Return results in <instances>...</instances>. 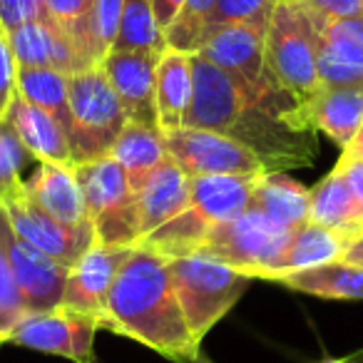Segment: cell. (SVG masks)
<instances>
[{
	"mask_svg": "<svg viewBox=\"0 0 363 363\" xmlns=\"http://www.w3.org/2000/svg\"><path fill=\"white\" fill-rule=\"evenodd\" d=\"M100 326L172 361L194 363L199 356V341L184 321L172 284L169 259L140 244L132 247L112 281Z\"/></svg>",
	"mask_w": 363,
	"mask_h": 363,
	"instance_id": "6da1fadb",
	"label": "cell"
},
{
	"mask_svg": "<svg viewBox=\"0 0 363 363\" xmlns=\"http://www.w3.org/2000/svg\"><path fill=\"white\" fill-rule=\"evenodd\" d=\"M318 33L296 0H279L264 38V72L274 90L303 105L321 90L316 70Z\"/></svg>",
	"mask_w": 363,
	"mask_h": 363,
	"instance_id": "7a4b0ae2",
	"label": "cell"
},
{
	"mask_svg": "<svg viewBox=\"0 0 363 363\" xmlns=\"http://www.w3.org/2000/svg\"><path fill=\"white\" fill-rule=\"evenodd\" d=\"M169 277L192 336L202 343L209 328L247 291L249 277L207 252L169 259Z\"/></svg>",
	"mask_w": 363,
	"mask_h": 363,
	"instance_id": "3957f363",
	"label": "cell"
},
{
	"mask_svg": "<svg viewBox=\"0 0 363 363\" xmlns=\"http://www.w3.org/2000/svg\"><path fill=\"white\" fill-rule=\"evenodd\" d=\"M127 122L130 117L100 65L70 75L67 142H70L72 164L110 155Z\"/></svg>",
	"mask_w": 363,
	"mask_h": 363,
	"instance_id": "277c9868",
	"label": "cell"
},
{
	"mask_svg": "<svg viewBox=\"0 0 363 363\" xmlns=\"http://www.w3.org/2000/svg\"><path fill=\"white\" fill-rule=\"evenodd\" d=\"M296 229H286L272 222L264 214L247 209L237 219L214 224L207 234L202 252L229 264L249 279H272L281 277V264L289 252V244Z\"/></svg>",
	"mask_w": 363,
	"mask_h": 363,
	"instance_id": "5b68a950",
	"label": "cell"
},
{
	"mask_svg": "<svg viewBox=\"0 0 363 363\" xmlns=\"http://www.w3.org/2000/svg\"><path fill=\"white\" fill-rule=\"evenodd\" d=\"M75 177L85 197L87 217L95 229V242L107 247L140 244L137 194L125 169L110 155L75 164Z\"/></svg>",
	"mask_w": 363,
	"mask_h": 363,
	"instance_id": "8992f818",
	"label": "cell"
},
{
	"mask_svg": "<svg viewBox=\"0 0 363 363\" xmlns=\"http://www.w3.org/2000/svg\"><path fill=\"white\" fill-rule=\"evenodd\" d=\"M167 155L177 162L187 177L204 174H269L262 157L232 135L212 130H179L164 132Z\"/></svg>",
	"mask_w": 363,
	"mask_h": 363,
	"instance_id": "52a82bcc",
	"label": "cell"
},
{
	"mask_svg": "<svg viewBox=\"0 0 363 363\" xmlns=\"http://www.w3.org/2000/svg\"><path fill=\"white\" fill-rule=\"evenodd\" d=\"M189 60H192V100L182 127L232 135L242 122L244 112L252 107L247 90L239 85L237 77L209 62L199 52H192Z\"/></svg>",
	"mask_w": 363,
	"mask_h": 363,
	"instance_id": "ba28073f",
	"label": "cell"
},
{
	"mask_svg": "<svg viewBox=\"0 0 363 363\" xmlns=\"http://www.w3.org/2000/svg\"><path fill=\"white\" fill-rule=\"evenodd\" d=\"M100 318L92 313L52 308L45 313H28L13 328L8 341L33 351L70 358L72 363H95V333Z\"/></svg>",
	"mask_w": 363,
	"mask_h": 363,
	"instance_id": "9c48e42d",
	"label": "cell"
},
{
	"mask_svg": "<svg viewBox=\"0 0 363 363\" xmlns=\"http://www.w3.org/2000/svg\"><path fill=\"white\" fill-rule=\"evenodd\" d=\"M264 38H267V28L234 23L209 33L197 50L209 62L237 77L239 85L247 90L252 105H257L274 90L264 72Z\"/></svg>",
	"mask_w": 363,
	"mask_h": 363,
	"instance_id": "30bf717a",
	"label": "cell"
},
{
	"mask_svg": "<svg viewBox=\"0 0 363 363\" xmlns=\"http://www.w3.org/2000/svg\"><path fill=\"white\" fill-rule=\"evenodd\" d=\"M3 209L8 214L13 232L35 247L38 252L48 254L50 259L60 262L62 267L72 269L77 259L95 244V229L92 224L85 227H67V224L57 222L55 217L40 209L26 192L16 199L3 202Z\"/></svg>",
	"mask_w": 363,
	"mask_h": 363,
	"instance_id": "8fae6325",
	"label": "cell"
},
{
	"mask_svg": "<svg viewBox=\"0 0 363 363\" xmlns=\"http://www.w3.org/2000/svg\"><path fill=\"white\" fill-rule=\"evenodd\" d=\"M3 242H6L13 277H16V284L21 289L26 311L45 313L60 306L70 269L62 267L55 259H50L48 254L38 252L28 242H23L13 232L11 222H8V214L3 219Z\"/></svg>",
	"mask_w": 363,
	"mask_h": 363,
	"instance_id": "7c38bea8",
	"label": "cell"
},
{
	"mask_svg": "<svg viewBox=\"0 0 363 363\" xmlns=\"http://www.w3.org/2000/svg\"><path fill=\"white\" fill-rule=\"evenodd\" d=\"M311 23L318 33L316 70L321 87H363V16Z\"/></svg>",
	"mask_w": 363,
	"mask_h": 363,
	"instance_id": "4fadbf2b",
	"label": "cell"
},
{
	"mask_svg": "<svg viewBox=\"0 0 363 363\" xmlns=\"http://www.w3.org/2000/svg\"><path fill=\"white\" fill-rule=\"evenodd\" d=\"M160 55L137 50H110L102 57L100 67L117 92L130 122L160 127L157 120L155 75Z\"/></svg>",
	"mask_w": 363,
	"mask_h": 363,
	"instance_id": "5bb4252c",
	"label": "cell"
},
{
	"mask_svg": "<svg viewBox=\"0 0 363 363\" xmlns=\"http://www.w3.org/2000/svg\"><path fill=\"white\" fill-rule=\"evenodd\" d=\"M132 247H107V244H92L77 264L70 269L62 291V308L70 311L92 313L100 318L105 311V301L110 286L120 272L122 262L130 257Z\"/></svg>",
	"mask_w": 363,
	"mask_h": 363,
	"instance_id": "9a60e30c",
	"label": "cell"
},
{
	"mask_svg": "<svg viewBox=\"0 0 363 363\" xmlns=\"http://www.w3.org/2000/svg\"><path fill=\"white\" fill-rule=\"evenodd\" d=\"M16 65L21 67H52L65 75L87 70V60L77 50L75 40L52 21L50 16L30 21L8 33Z\"/></svg>",
	"mask_w": 363,
	"mask_h": 363,
	"instance_id": "2e32d148",
	"label": "cell"
},
{
	"mask_svg": "<svg viewBox=\"0 0 363 363\" xmlns=\"http://www.w3.org/2000/svg\"><path fill=\"white\" fill-rule=\"evenodd\" d=\"M26 194L45 209L50 217L67 227H85L92 224L87 217L85 197H82L80 182L75 177V164H55L40 162L28 179H23Z\"/></svg>",
	"mask_w": 363,
	"mask_h": 363,
	"instance_id": "e0dca14e",
	"label": "cell"
},
{
	"mask_svg": "<svg viewBox=\"0 0 363 363\" xmlns=\"http://www.w3.org/2000/svg\"><path fill=\"white\" fill-rule=\"evenodd\" d=\"M192 187L189 177L177 167L172 157H167L150 174V179L137 192V217H140V242L157 227L169 222L179 212L189 207Z\"/></svg>",
	"mask_w": 363,
	"mask_h": 363,
	"instance_id": "ac0fdd59",
	"label": "cell"
},
{
	"mask_svg": "<svg viewBox=\"0 0 363 363\" xmlns=\"http://www.w3.org/2000/svg\"><path fill=\"white\" fill-rule=\"evenodd\" d=\"M298 110L313 130L346 150L363 125V87H321Z\"/></svg>",
	"mask_w": 363,
	"mask_h": 363,
	"instance_id": "d6986e66",
	"label": "cell"
},
{
	"mask_svg": "<svg viewBox=\"0 0 363 363\" xmlns=\"http://www.w3.org/2000/svg\"><path fill=\"white\" fill-rule=\"evenodd\" d=\"M264 174H204L189 177V207L214 227L244 214L252 202L257 182Z\"/></svg>",
	"mask_w": 363,
	"mask_h": 363,
	"instance_id": "ffe728a7",
	"label": "cell"
},
{
	"mask_svg": "<svg viewBox=\"0 0 363 363\" xmlns=\"http://www.w3.org/2000/svg\"><path fill=\"white\" fill-rule=\"evenodd\" d=\"M6 120L13 125L23 145L28 147L38 162H55V164H72L70 142L67 132L60 127V122L52 120L48 112L33 107L16 92L13 105L8 110Z\"/></svg>",
	"mask_w": 363,
	"mask_h": 363,
	"instance_id": "44dd1931",
	"label": "cell"
},
{
	"mask_svg": "<svg viewBox=\"0 0 363 363\" xmlns=\"http://www.w3.org/2000/svg\"><path fill=\"white\" fill-rule=\"evenodd\" d=\"M157 120L162 132L179 130L184 125L189 100H192V60L189 52L167 48L157 60L155 75Z\"/></svg>",
	"mask_w": 363,
	"mask_h": 363,
	"instance_id": "7402d4cb",
	"label": "cell"
},
{
	"mask_svg": "<svg viewBox=\"0 0 363 363\" xmlns=\"http://www.w3.org/2000/svg\"><path fill=\"white\" fill-rule=\"evenodd\" d=\"M249 209L286 229H298L311 222V194L303 184L272 172L257 182Z\"/></svg>",
	"mask_w": 363,
	"mask_h": 363,
	"instance_id": "603a6c76",
	"label": "cell"
},
{
	"mask_svg": "<svg viewBox=\"0 0 363 363\" xmlns=\"http://www.w3.org/2000/svg\"><path fill=\"white\" fill-rule=\"evenodd\" d=\"M110 157L120 162L125 169L130 187L135 194L142 189L150 174L167 160V147H164V132L160 127L140 125V122H127L125 130L115 140L110 150Z\"/></svg>",
	"mask_w": 363,
	"mask_h": 363,
	"instance_id": "cb8c5ba5",
	"label": "cell"
},
{
	"mask_svg": "<svg viewBox=\"0 0 363 363\" xmlns=\"http://www.w3.org/2000/svg\"><path fill=\"white\" fill-rule=\"evenodd\" d=\"M311 194V222L318 227L333 229L338 234H346L358 239L363 234V214L343 179L341 169L333 167L316 187L308 189Z\"/></svg>",
	"mask_w": 363,
	"mask_h": 363,
	"instance_id": "d4e9b609",
	"label": "cell"
},
{
	"mask_svg": "<svg viewBox=\"0 0 363 363\" xmlns=\"http://www.w3.org/2000/svg\"><path fill=\"white\" fill-rule=\"evenodd\" d=\"M277 281L294 291L313 294L321 298H356V301L363 298V269L343 262V259L284 274Z\"/></svg>",
	"mask_w": 363,
	"mask_h": 363,
	"instance_id": "484cf974",
	"label": "cell"
},
{
	"mask_svg": "<svg viewBox=\"0 0 363 363\" xmlns=\"http://www.w3.org/2000/svg\"><path fill=\"white\" fill-rule=\"evenodd\" d=\"M16 92L60 122L65 132L70 130V75L52 67L16 65Z\"/></svg>",
	"mask_w": 363,
	"mask_h": 363,
	"instance_id": "4316f807",
	"label": "cell"
},
{
	"mask_svg": "<svg viewBox=\"0 0 363 363\" xmlns=\"http://www.w3.org/2000/svg\"><path fill=\"white\" fill-rule=\"evenodd\" d=\"M351 237L333 232V229L318 227L313 222L303 224L294 232V239L281 264V277L291 272H301V269L338 262V259H343L346 249L351 247Z\"/></svg>",
	"mask_w": 363,
	"mask_h": 363,
	"instance_id": "83f0119b",
	"label": "cell"
},
{
	"mask_svg": "<svg viewBox=\"0 0 363 363\" xmlns=\"http://www.w3.org/2000/svg\"><path fill=\"white\" fill-rule=\"evenodd\" d=\"M209 229H212V224L204 222L192 207H187L184 212L177 214V217H172L169 222L157 227L155 232L142 237L140 247L152 249V252L162 254L167 259L187 257V254H194L204 247Z\"/></svg>",
	"mask_w": 363,
	"mask_h": 363,
	"instance_id": "f1b7e54d",
	"label": "cell"
},
{
	"mask_svg": "<svg viewBox=\"0 0 363 363\" xmlns=\"http://www.w3.org/2000/svg\"><path fill=\"white\" fill-rule=\"evenodd\" d=\"M112 50H137L155 52V55H162L167 50L164 33L157 26L150 0H125L122 3L120 30H117Z\"/></svg>",
	"mask_w": 363,
	"mask_h": 363,
	"instance_id": "f546056e",
	"label": "cell"
},
{
	"mask_svg": "<svg viewBox=\"0 0 363 363\" xmlns=\"http://www.w3.org/2000/svg\"><path fill=\"white\" fill-rule=\"evenodd\" d=\"M122 3L125 0H95L90 16H87L85 30H82V52L92 67L100 65L102 57L115 45L122 18Z\"/></svg>",
	"mask_w": 363,
	"mask_h": 363,
	"instance_id": "4dcf8cb0",
	"label": "cell"
},
{
	"mask_svg": "<svg viewBox=\"0 0 363 363\" xmlns=\"http://www.w3.org/2000/svg\"><path fill=\"white\" fill-rule=\"evenodd\" d=\"M35 157L28 152L18 132L8 120H0V204L21 197L23 189V167Z\"/></svg>",
	"mask_w": 363,
	"mask_h": 363,
	"instance_id": "1f68e13d",
	"label": "cell"
},
{
	"mask_svg": "<svg viewBox=\"0 0 363 363\" xmlns=\"http://www.w3.org/2000/svg\"><path fill=\"white\" fill-rule=\"evenodd\" d=\"M212 8H214V0H184V6L177 13L174 23L164 30L167 48L179 52H189V55L197 52L199 45H202Z\"/></svg>",
	"mask_w": 363,
	"mask_h": 363,
	"instance_id": "d6a6232c",
	"label": "cell"
},
{
	"mask_svg": "<svg viewBox=\"0 0 363 363\" xmlns=\"http://www.w3.org/2000/svg\"><path fill=\"white\" fill-rule=\"evenodd\" d=\"M3 219H6V209L0 204V343H6L13 328L23 321V316H28L21 289L13 277L6 242H3Z\"/></svg>",
	"mask_w": 363,
	"mask_h": 363,
	"instance_id": "836d02e7",
	"label": "cell"
},
{
	"mask_svg": "<svg viewBox=\"0 0 363 363\" xmlns=\"http://www.w3.org/2000/svg\"><path fill=\"white\" fill-rule=\"evenodd\" d=\"M277 3L279 0H214L204 38L224 26H234V23L269 28V18H272V11Z\"/></svg>",
	"mask_w": 363,
	"mask_h": 363,
	"instance_id": "e575fe53",
	"label": "cell"
},
{
	"mask_svg": "<svg viewBox=\"0 0 363 363\" xmlns=\"http://www.w3.org/2000/svg\"><path fill=\"white\" fill-rule=\"evenodd\" d=\"M43 6H45L48 16L75 40L77 50L82 52V30H85L87 16H90L95 0H43ZM82 57H85V52H82ZM87 65H90V60H87Z\"/></svg>",
	"mask_w": 363,
	"mask_h": 363,
	"instance_id": "d590c367",
	"label": "cell"
},
{
	"mask_svg": "<svg viewBox=\"0 0 363 363\" xmlns=\"http://www.w3.org/2000/svg\"><path fill=\"white\" fill-rule=\"evenodd\" d=\"M48 11L43 0H0V28L6 33L26 26L30 21L45 18Z\"/></svg>",
	"mask_w": 363,
	"mask_h": 363,
	"instance_id": "8d00e7d4",
	"label": "cell"
},
{
	"mask_svg": "<svg viewBox=\"0 0 363 363\" xmlns=\"http://www.w3.org/2000/svg\"><path fill=\"white\" fill-rule=\"evenodd\" d=\"M311 21H338L363 16V0H296Z\"/></svg>",
	"mask_w": 363,
	"mask_h": 363,
	"instance_id": "74e56055",
	"label": "cell"
},
{
	"mask_svg": "<svg viewBox=\"0 0 363 363\" xmlns=\"http://www.w3.org/2000/svg\"><path fill=\"white\" fill-rule=\"evenodd\" d=\"M16 97V57L8 33L0 28V120H6Z\"/></svg>",
	"mask_w": 363,
	"mask_h": 363,
	"instance_id": "f35d334b",
	"label": "cell"
},
{
	"mask_svg": "<svg viewBox=\"0 0 363 363\" xmlns=\"http://www.w3.org/2000/svg\"><path fill=\"white\" fill-rule=\"evenodd\" d=\"M336 167L341 169L343 179H346L348 189H351L353 199H356L358 209L363 214V155H358L353 150H343Z\"/></svg>",
	"mask_w": 363,
	"mask_h": 363,
	"instance_id": "ab89813d",
	"label": "cell"
},
{
	"mask_svg": "<svg viewBox=\"0 0 363 363\" xmlns=\"http://www.w3.org/2000/svg\"><path fill=\"white\" fill-rule=\"evenodd\" d=\"M150 3H152V11H155L157 26L162 28V33L174 23L177 13H179L182 6H184V0H150Z\"/></svg>",
	"mask_w": 363,
	"mask_h": 363,
	"instance_id": "60d3db41",
	"label": "cell"
},
{
	"mask_svg": "<svg viewBox=\"0 0 363 363\" xmlns=\"http://www.w3.org/2000/svg\"><path fill=\"white\" fill-rule=\"evenodd\" d=\"M343 262L348 264H356V267L363 269V234L358 239H353L351 247L346 249V254H343Z\"/></svg>",
	"mask_w": 363,
	"mask_h": 363,
	"instance_id": "b9f144b4",
	"label": "cell"
},
{
	"mask_svg": "<svg viewBox=\"0 0 363 363\" xmlns=\"http://www.w3.org/2000/svg\"><path fill=\"white\" fill-rule=\"evenodd\" d=\"M346 150H353V152H363V125H361V130H358L356 140H353L351 145L346 147Z\"/></svg>",
	"mask_w": 363,
	"mask_h": 363,
	"instance_id": "7bdbcfd3",
	"label": "cell"
},
{
	"mask_svg": "<svg viewBox=\"0 0 363 363\" xmlns=\"http://www.w3.org/2000/svg\"><path fill=\"white\" fill-rule=\"evenodd\" d=\"M321 363H361V361H356V358H328V361H321Z\"/></svg>",
	"mask_w": 363,
	"mask_h": 363,
	"instance_id": "ee69618b",
	"label": "cell"
},
{
	"mask_svg": "<svg viewBox=\"0 0 363 363\" xmlns=\"http://www.w3.org/2000/svg\"><path fill=\"white\" fill-rule=\"evenodd\" d=\"M194 363H214V361L209 356H204L202 351H199V356H197V361H194Z\"/></svg>",
	"mask_w": 363,
	"mask_h": 363,
	"instance_id": "f6af8a7d",
	"label": "cell"
},
{
	"mask_svg": "<svg viewBox=\"0 0 363 363\" xmlns=\"http://www.w3.org/2000/svg\"><path fill=\"white\" fill-rule=\"evenodd\" d=\"M351 358H356V361H361V363H363V348H361V351H356V353H353Z\"/></svg>",
	"mask_w": 363,
	"mask_h": 363,
	"instance_id": "bcb514c9",
	"label": "cell"
},
{
	"mask_svg": "<svg viewBox=\"0 0 363 363\" xmlns=\"http://www.w3.org/2000/svg\"><path fill=\"white\" fill-rule=\"evenodd\" d=\"M358 155H363V152H358Z\"/></svg>",
	"mask_w": 363,
	"mask_h": 363,
	"instance_id": "7dc6e473",
	"label": "cell"
}]
</instances>
